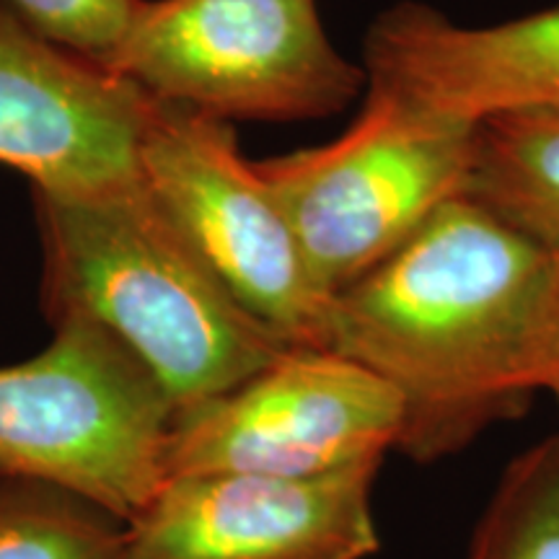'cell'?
<instances>
[{
	"label": "cell",
	"mask_w": 559,
	"mask_h": 559,
	"mask_svg": "<svg viewBox=\"0 0 559 559\" xmlns=\"http://www.w3.org/2000/svg\"><path fill=\"white\" fill-rule=\"evenodd\" d=\"M0 368V474L39 479L132 521L166 481L174 407L151 370L86 317Z\"/></svg>",
	"instance_id": "cell-3"
},
{
	"label": "cell",
	"mask_w": 559,
	"mask_h": 559,
	"mask_svg": "<svg viewBox=\"0 0 559 559\" xmlns=\"http://www.w3.org/2000/svg\"><path fill=\"white\" fill-rule=\"evenodd\" d=\"M466 194L523 234L559 247V111L477 124Z\"/></svg>",
	"instance_id": "cell-11"
},
{
	"label": "cell",
	"mask_w": 559,
	"mask_h": 559,
	"mask_svg": "<svg viewBox=\"0 0 559 559\" xmlns=\"http://www.w3.org/2000/svg\"><path fill=\"white\" fill-rule=\"evenodd\" d=\"M366 88L432 122L477 128L506 115L559 111V5L495 26H461L423 3L370 24Z\"/></svg>",
	"instance_id": "cell-10"
},
{
	"label": "cell",
	"mask_w": 559,
	"mask_h": 559,
	"mask_svg": "<svg viewBox=\"0 0 559 559\" xmlns=\"http://www.w3.org/2000/svg\"><path fill=\"white\" fill-rule=\"evenodd\" d=\"M559 247L469 194L332 300L330 349L400 391L402 449L436 456L539 391Z\"/></svg>",
	"instance_id": "cell-1"
},
{
	"label": "cell",
	"mask_w": 559,
	"mask_h": 559,
	"mask_svg": "<svg viewBox=\"0 0 559 559\" xmlns=\"http://www.w3.org/2000/svg\"><path fill=\"white\" fill-rule=\"evenodd\" d=\"M539 391H549V394L559 402V280H557L555 304H551L547 345H544Z\"/></svg>",
	"instance_id": "cell-15"
},
{
	"label": "cell",
	"mask_w": 559,
	"mask_h": 559,
	"mask_svg": "<svg viewBox=\"0 0 559 559\" xmlns=\"http://www.w3.org/2000/svg\"><path fill=\"white\" fill-rule=\"evenodd\" d=\"M381 461L311 477L213 472L160 485L124 523L128 559H368Z\"/></svg>",
	"instance_id": "cell-8"
},
{
	"label": "cell",
	"mask_w": 559,
	"mask_h": 559,
	"mask_svg": "<svg viewBox=\"0 0 559 559\" xmlns=\"http://www.w3.org/2000/svg\"><path fill=\"white\" fill-rule=\"evenodd\" d=\"M138 174L239 304L290 347L330 349L332 300L234 124L151 96Z\"/></svg>",
	"instance_id": "cell-6"
},
{
	"label": "cell",
	"mask_w": 559,
	"mask_h": 559,
	"mask_svg": "<svg viewBox=\"0 0 559 559\" xmlns=\"http://www.w3.org/2000/svg\"><path fill=\"white\" fill-rule=\"evenodd\" d=\"M466 559H559V438L508 466Z\"/></svg>",
	"instance_id": "cell-13"
},
{
	"label": "cell",
	"mask_w": 559,
	"mask_h": 559,
	"mask_svg": "<svg viewBox=\"0 0 559 559\" xmlns=\"http://www.w3.org/2000/svg\"><path fill=\"white\" fill-rule=\"evenodd\" d=\"M0 559H128V531L81 495L0 474Z\"/></svg>",
	"instance_id": "cell-12"
},
{
	"label": "cell",
	"mask_w": 559,
	"mask_h": 559,
	"mask_svg": "<svg viewBox=\"0 0 559 559\" xmlns=\"http://www.w3.org/2000/svg\"><path fill=\"white\" fill-rule=\"evenodd\" d=\"M151 96L55 45L0 3V164L41 192H91L138 179Z\"/></svg>",
	"instance_id": "cell-9"
},
{
	"label": "cell",
	"mask_w": 559,
	"mask_h": 559,
	"mask_svg": "<svg viewBox=\"0 0 559 559\" xmlns=\"http://www.w3.org/2000/svg\"><path fill=\"white\" fill-rule=\"evenodd\" d=\"M109 70L223 122L319 120L368 83L334 50L317 0H138Z\"/></svg>",
	"instance_id": "cell-4"
},
{
	"label": "cell",
	"mask_w": 559,
	"mask_h": 559,
	"mask_svg": "<svg viewBox=\"0 0 559 559\" xmlns=\"http://www.w3.org/2000/svg\"><path fill=\"white\" fill-rule=\"evenodd\" d=\"M55 45L107 66L130 29L138 0H0Z\"/></svg>",
	"instance_id": "cell-14"
},
{
	"label": "cell",
	"mask_w": 559,
	"mask_h": 559,
	"mask_svg": "<svg viewBox=\"0 0 559 559\" xmlns=\"http://www.w3.org/2000/svg\"><path fill=\"white\" fill-rule=\"evenodd\" d=\"M407 409L379 373L334 349L288 347L226 394L179 412L166 436V479L247 472L311 477L402 445Z\"/></svg>",
	"instance_id": "cell-7"
},
{
	"label": "cell",
	"mask_w": 559,
	"mask_h": 559,
	"mask_svg": "<svg viewBox=\"0 0 559 559\" xmlns=\"http://www.w3.org/2000/svg\"><path fill=\"white\" fill-rule=\"evenodd\" d=\"M474 130L425 120L368 91L337 140L254 166L317 285L334 298L466 192Z\"/></svg>",
	"instance_id": "cell-5"
},
{
	"label": "cell",
	"mask_w": 559,
	"mask_h": 559,
	"mask_svg": "<svg viewBox=\"0 0 559 559\" xmlns=\"http://www.w3.org/2000/svg\"><path fill=\"white\" fill-rule=\"evenodd\" d=\"M41 304L86 317L151 370L174 415L236 389L288 342L251 317L143 179L91 192L34 190Z\"/></svg>",
	"instance_id": "cell-2"
}]
</instances>
